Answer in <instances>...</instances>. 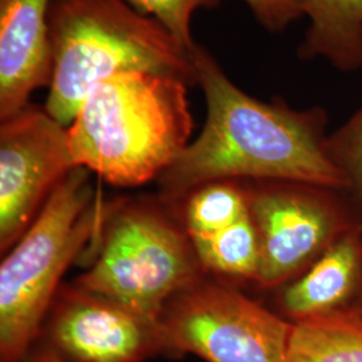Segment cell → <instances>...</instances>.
<instances>
[{
	"label": "cell",
	"mask_w": 362,
	"mask_h": 362,
	"mask_svg": "<svg viewBox=\"0 0 362 362\" xmlns=\"http://www.w3.org/2000/svg\"><path fill=\"white\" fill-rule=\"evenodd\" d=\"M286 362H362V315L338 313L293 324Z\"/></svg>",
	"instance_id": "13"
},
{
	"label": "cell",
	"mask_w": 362,
	"mask_h": 362,
	"mask_svg": "<svg viewBox=\"0 0 362 362\" xmlns=\"http://www.w3.org/2000/svg\"><path fill=\"white\" fill-rule=\"evenodd\" d=\"M169 357L286 362L293 324L228 282L207 276L172 298L160 317Z\"/></svg>",
	"instance_id": "7"
},
{
	"label": "cell",
	"mask_w": 362,
	"mask_h": 362,
	"mask_svg": "<svg viewBox=\"0 0 362 362\" xmlns=\"http://www.w3.org/2000/svg\"><path fill=\"white\" fill-rule=\"evenodd\" d=\"M182 202L181 221L191 239L219 233L248 215L246 184L242 180L208 182Z\"/></svg>",
	"instance_id": "15"
},
{
	"label": "cell",
	"mask_w": 362,
	"mask_h": 362,
	"mask_svg": "<svg viewBox=\"0 0 362 362\" xmlns=\"http://www.w3.org/2000/svg\"><path fill=\"white\" fill-rule=\"evenodd\" d=\"M139 13L148 15L168 30L184 49L191 52L196 43L191 19L199 8H214L221 0H127Z\"/></svg>",
	"instance_id": "17"
},
{
	"label": "cell",
	"mask_w": 362,
	"mask_h": 362,
	"mask_svg": "<svg viewBox=\"0 0 362 362\" xmlns=\"http://www.w3.org/2000/svg\"><path fill=\"white\" fill-rule=\"evenodd\" d=\"M79 167L69 128L28 104L0 125V251L25 235L55 189Z\"/></svg>",
	"instance_id": "8"
},
{
	"label": "cell",
	"mask_w": 362,
	"mask_h": 362,
	"mask_svg": "<svg viewBox=\"0 0 362 362\" xmlns=\"http://www.w3.org/2000/svg\"><path fill=\"white\" fill-rule=\"evenodd\" d=\"M188 83L152 73L107 78L69 127L76 164L118 187L158 179L189 145Z\"/></svg>",
	"instance_id": "3"
},
{
	"label": "cell",
	"mask_w": 362,
	"mask_h": 362,
	"mask_svg": "<svg viewBox=\"0 0 362 362\" xmlns=\"http://www.w3.org/2000/svg\"><path fill=\"white\" fill-rule=\"evenodd\" d=\"M52 77L46 112L66 128L107 78L152 73L196 83L191 52L127 0H52Z\"/></svg>",
	"instance_id": "2"
},
{
	"label": "cell",
	"mask_w": 362,
	"mask_h": 362,
	"mask_svg": "<svg viewBox=\"0 0 362 362\" xmlns=\"http://www.w3.org/2000/svg\"><path fill=\"white\" fill-rule=\"evenodd\" d=\"M300 3L310 23L298 47L299 59H325L342 73L362 69V0Z\"/></svg>",
	"instance_id": "12"
},
{
	"label": "cell",
	"mask_w": 362,
	"mask_h": 362,
	"mask_svg": "<svg viewBox=\"0 0 362 362\" xmlns=\"http://www.w3.org/2000/svg\"><path fill=\"white\" fill-rule=\"evenodd\" d=\"M358 313H360V314H361V315H362V302H361V305H360V308H358Z\"/></svg>",
	"instance_id": "20"
},
{
	"label": "cell",
	"mask_w": 362,
	"mask_h": 362,
	"mask_svg": "<svg viewBox=\"0 0 362 362\" xmlns=\"http://www.w3.org/2000/svg\"><path fill=\"white\" fill-rule=\"evenodd\" d=\"M248 215L258 233L257 284L275 291L294 279L339 235L362 224L344 189L305 181H245Z\"/></svg>",
	"instance_id": "6"
},
{
	"label": "cell",
	"mask_w": 362,
	"mask_h": 362,
	"mask_svg": "<svg viewBox=\"0 0 362 362\" xmlns=\"http://www.w3.org/2000/svg\"><path fill=\"white\" fill-rule=\"evenodd\" d=\"M274 293L275 309L291 324L358 311L362 302V224L336 240Z\"/></svg>",
	"instance_id": "11"
},
{
	"label": "cell",
	"mask_w": 362,
	"mask_h": 362,
	"mask_svg": "<svg viewBox=\"0 0 362 362\" xmlns=\"http://www.w3.org/2000/svg\"><path fill=\"white\" fill-rule=\"evenodd\" d=\"M192 242L197 258L207 274L230 279V284H257L260 250L258 233L250 215L219 233L196 238Z\"/></svg>",
	"instance_id": "14"
},
{
	"label": "cell",
	"mask_w": 362,
	"mask_h": 362,
	"mask_svg": "<svg viewBox=\"0 0 362 362\" xmlns=\"http://www.w3.org/2000/svg\"><path fill=\"white\" fill-rule=\"evenodd\" d=\"M262 26L270 33H282L305 16L300 0H243Z\"/></svg>",
	"instance_id": "18"
},
{
	"label": "cell",
	"mask_w": 362,
	"mask_h": 362,
	"mask_svg": "<svg viewBox=\"0 0 362 362\" xmlns=\"http://www.w3.org/2000/svg\"><path fill=\"white\" fill-rule=\"evenodd\" d=\"M191 57L207 118L200 136L157 179L164 202L177 203L219 180L305 181L345 191L329 155L322 106L299 110L281 97L260 101L239 89L203 46Z\"/></svg>",
	"instance_id": "1"
},
{
	"label": "cell",
	"mask_w": 362,
	"mask_h": 362,
	"mask_svg": "<svg viewBox=\"0 0 362 362\" xmlns=\"http://www.w3.org/2000/svg\"><path fill=\"white\" fill-rule=\"evenodd\" d=\"M66 362H144L168 356L160 318L78 286H61L39 337Z\"/></svg>",
	"instance_id": "9"
},
{
	"label": "cell",
	"mask_w": 362,
	"mask_h": 362,
	"mask_svg": "<svg viewBox=\"0 0 362 362\" xmlns=\"http://www.w3.org/2000/svg\"><path fill=\"white\" fill-rule=\"evenodd\" d=\"M21 362H66V360L39 338Z\"/></svg>",
	"instance_id": "19"
},
{
	"label": "cell",
	"mask_w": 362,
	"mask_h": 362,
	"mask_svg": "<svg viewBox=\"0 0 362 362\" xmlns=\"http://www.w3.org/2000/svg\"><path fill=\"white\" fill-rule=\"evenodd\" d=\"M168 204L134 199L109 204L90 269L73 284L160 318L172 298L207 276Z\"/></svg>",
	"instance_id": "5"
},
{
	"label": "cell",
	"mask_w": 362,
	"mask_h": 362,
	"mask_svg": "<svg viewBox=\"0 0 362 362\" xmlns=\"http://www.w3.org/2000/svg\"><path fill=\"white\" fill-rule=\"evenodd\" d=\"M50 1L0 0L1 121L30 104L33 91L52 83Z\"/></svg>",
	"instance_id": "10"
},
{
	"label": "cell",
	"mask_w": 362,
	"mask_h": 362,
	"mask_svg": "<svg viewBox=\"0 0 362 362\" xmlns=\"http://www.w3.org/2000/svg\"><path fill=\"white\" fill-rule=\"evenodd\" d=\"M109 204L73 169L0 266V362H21L42 333L64 274L95 243Z\"/></svg>",
	"instance_id": "4"
},
{
	"label": "cell",
	"mask_w": 362,
	"mask_h": 362,
	"mask_svg": "<svg viewBox=\"0 0 362 362\" xmlns=\"http://www.w3.org/2000/svg\"><path fill=\"white\" fill-rule=\"evenodd\" d=\"M327 148L345 179V192L362 216V106L329 134Z\"/></svg>",
	"instance_id": "16"
}]
</instances>
